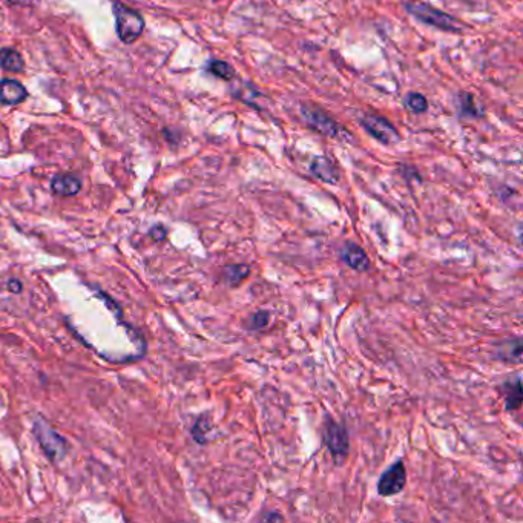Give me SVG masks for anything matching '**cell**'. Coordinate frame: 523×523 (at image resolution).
Returning <instances> with one entry per match:
<instances>
[{"instance_id":"44dd1931","label":"cell","mask_w":523,"mask_h":523,"mask_svg":"<svg viewBox=\"0 0 523 523\" xmlns=\"http://www.w3.org/2000/svg\"><path fill=\"white\" fill-rule=\"evenodd\" d=\"M149 235H150V238H152L154 241H163L164 238H166V235H168V231H166L164 226L157 224V226H154L152 229H150Z\"/></svg>"},{"instance_id":"30bf717a","label":"cell","mask_w":523,"mask_h":523,"mask_svg":"<svg viewBox=\"0 0 523 523\" xmlns=\"http://www.w3.org/2000/svg\"><path fill=\"white\" fill-rule=\"evenodd\" d=\"M82 180L74 173H60L51 181V189L59 196H73L82 190Z\"/></svg>"},{"instance_id":"5bb4252c","label":"cell","mask_w":523,"mask_h":523,"mask_svg":"<svg viewBox=\"0 0 523 523\" xmlns=\"http://www.w3.org/2000/svg\"><path fill=\"white\" fill-rule=\"evenodd\" d=\"M0 68L6 73H22L25 69L22 54L13 48H0Z\"/></svg>"},{"instance_id":"3957f363","label":"cell","mask_w":523,"mask_h":523,"mask_svg":"<svg viewBox=\"0 0 523 523\" xmlns=\"http://www.w3.org/2000/svg\"><path fill=\"white\" fill-rule=\"evenodd\" d=\"M301 117L307 123L308 128H312L324 137L329 138H339L341 136V126L326 110L320 106L312 105V103H303L299 108Z\"/></svg>"},{"instance_id":"cb8c5ba5","label":"cell","mask_w":523,"mask_h":523,"mask_svg":"<svg viewBox=\"0 0 523 523\" xmlns=\"http://www.w3.org/2000/svg\"><path fill=\"white\" fill-rule=\"evenodd\" d=\"M8 3L19 5V6H27V5L31 3V0H8Z\"/></svg>"},{"instance_id":"7402d4cb","label":"cell","mask_w":523,"mask_h":523,"mask_svg":"<svg viewBox=\"0 0 523 523\" xmlns=\"http://www.w3.org/2000/svg\"><path fill=\"white\" fill-rule=\"evenodd\" d=\"M22 282L19 280H10L8 281V290L13 292V293H20L22 292Z\"/></svg>"},{"instance_id":"277c9868","label":"cell","mask_w":523,"mask_h":523,"mask_svg":"<svg viewBox=\"0 0 523 523\" xmlns=\"http://www.w3.org/2000/svg\"><path fill=\"white\" fill-rule=\"evenodd\" d=\"M34 433L36 438L43 448L45 454L52 462L62 461L66 456V442L62 436L54 430V428L43 421L42 417H37L34 422Z\"/></svg>"},{"instance_id":"8fae6325","label":"cell","mask_w":523,"mask_h":523,"mask_svg":"<svg viewBox=\"0 0 523 523\" xmlns=\"http://www.w3.org/2000/svg\"><path fill=\"white\" fill-rule=\"evenodd\" d=\"M28 97V91L23 88V85L17 80H6L0 82V103L2 105H19V103L25 101Z\"/></svg>"},{"instance_id":"4fadbf2b","label":"cell","mask_w":523,"mask_h":523,"mask_svg":"<svg viewBox=\"0 0 523 523\" xmlns=\"http://www.w3.org/2000/svg\"><path fill=\"white\" fill-rule=\"evenodd\" d=\"M522 352H523V344L522 339H508L505 343L499 344L496 350V358L503 362H520L522 359Z\"/></svg>"},{"instance_id":"ba28073f","label":"cell","mask_w":523,"mask_h":523,"mask_svg":"<svg viewBox=\"0 0 523 523\" xmlns=\"http://www.w3.org/2000/svg\"><path fill=\"white\" fill-rule=\"evenodd\" d=\"M339 257L348 267L353 268L356 272H367L370 268V258L367 255V252L356 243L347 241L344 244V248L341 249Z\"/></svg>"},{"instance_id":"9c48e42d","label":"cell","mask_w":523,"mask_h":523,"mask_svg":"<svg viewBox=\"0 0 523 523\" xmlns=\"http://www.w3.org/2000/svg\"><path fill=\"white\" fill-rule=\"evenodd\" d=\"M312 175L329 185L339 183V171L329 157H315L310 164Z\"/></svg>"},{"instance_id":"9a60e30c","label":"cell","mask_w":523,"mask_h":523,"mask_svg":"<svg viewBox=\"0 0 523 523\" xmlns=\"http://www.w3.org/2000/svg\"><path fill=\"white\" fill-rule=\"evenodd\" d=\"M250 275L248 264H229L223 271V280L229 287H238Z\"/></svg>"},{"instance_id":"2e32d148","label":"cell","mask_w":523,"mask_h":523,"mask_svg":"<svg viewBox=\"0 0 523 523\" xmlns=\"http://www.w3.org/2000/svg\"><path fill=\"white\" fill-rule=\"evenodd\" d=\"M459 115L462 118H479L482 114L475 106V99L468 92H461L456 100Z\"/></svg>"},{"instance_id":"e0dca14e","label":"cell","mask_w":523,"mask_h":523,"mask_svg":"<svg viewBox=\"0 0 523 523\" xmlns=\"http://www.w3.org/2000/svg\"><path fill=\"white\" fill-rule=\"evenodd\" d=\"M208 71L210 74L221 78V80H227V82L234 80L236 76L235 68L231 65V63H227L224 60H210L208 65Z\"/></svg>"},{"instance_id":"52a82bcc","label":"cell","mask_w":523,"mask_h":523,"mask_svg":"<svg viewBox=\"0 0 523 523\" xmlns=\"http://www.w3.org/2000/svg\"><path fill=\"white\" fill-rule=\"evenodd\" d=\"M407 485V470L402 459H398L393 465L380 474L378 480V494L380 497H392L399 494Z\"/></svg>"},{"instance_id":"ffe728a7","label":"cell","mask_w":523,"mask_h":523,"mask_svg":"<svg viewBox=\"0 0 523 523\" xmlns=\"http://www.w3.org/2000/svg\"><path fill=\"white\" fill-rule=\"evenodd\" d=\"M210 430V422H209V417L203 415L196 419V422L192 428V436L194 439L198 442V443H206V434L209 433Z\"/></svg>"},{"instance_id":"8992f818","label":"cell","mask_w":523,"mask_h":523,"mask_svg":"<svg viewBox=\"0 0 523 523\" xmlns=\"http://www.w3.org/2000/svg\"><path fill=\"white\" fill-rule=\"evenodd\" d=\"M359 123L367 134H370L379 143H382V145H396L401 140L399 132L394 128V124L382 115L364 114L359 118Z\"/></svg>"},{"instance_id":"603a6c76","label":"cell","mask_w":523,"mask_h":523,"mask_svg":"<svg viewBox=\"0 0 523 523\" xmlns=\"http://www.w3.org/2000/svg\"><path fill=\"white\" fill-rule=\"evenodd\" d=\"M263 520L266 522H284V517L281 516L280 513H271V514H266V516H263Z\"/></svg>"},{"instance_id":"ac0fdd59","label":"cell","mask_w":523,"mask_h":523,"mask_svg":"<svg viewBox=\"0 0 523 523\" xmlns=\"http://www.w3.org/2000/svg\"><path fill=\"white\" fill-rule=\"evenodd\" d=\"M271 322V312L267 310H258L255 313H252L248 320H245L244 326L249 331H257V330H263L268 326Z\"/></svg>"},{"instance_id":"7c38bea8","label":"cell","mask_w":523,"mask_h":523,"mask_svg":"<svg viewBox=\"0 0 523 523\" xmlns=\"http://www.w3.org/2000/svg\"><path fill=\"white\" fill-rule=\"evenodd\" d=\"M502 392L505 394V408H506V411L520 410L522 402H523L520 376H516L514 379L506 380V382L502 385Z\"/></svg>"},{"instance_id":"6da1fadb","label":"cell","mask_w":523,"mask_h":523,"mask_svg":"<svg viewBox=\"0 0 523 523\" xmlns=\"http://www.w3.org/2000/svg\"><path fill=\"white\" fill-rule=\"evenodd\" d=\"M407 11L419 22L425 23V25L447 31V33H461L464 28L462 23L454 19L453 15L440 11L427 2H411L407 5Z\"/></svg>"},{"instance_id":"d6986e66","label":"cell","mask_w":523,"mask_h":523,"mask_svg":"<svg viewBox=\"0 0 523 523\" xmlns=\"http://www.w3.org/2000/svg\"><path fill=\"white\" fill-rule=\"evenodd\" d=\"M406 106L413 114H424L428 110V100L419 92H410L406 97Z\"/></svg>"},{"instance_id":"7a4b0ae2","label":"cell","mask_w":523,"mask_h":523,"mask_svg":"<svg viewBox=\"0 0 523 523\" xmlns=\"http://www.w3.org/2000/svg\"><path fill=\"white\" fill-rule=\"evenodd\" d=\"M113 10L115 14V31L120 41L126 45L137 42L145 31V19L141 14L117 0L113 3Z\"/></svg>"},{"instance_id":"5b68a950","label":"cell","mask_w":523,"mask_h":523,"mask_svg":"<svg viewBox=\"0 0 523 523\" xmlns=\"http://www.w3.org/2000/svg\"><path fill=\"white\" fill-rule=\"evenodd\" d=\"M322 434H324V443L329 448L330 454L338 459V457H345L350 450V439H348V431L347 428L335 421L330 415H326L324 417V425H322Z\"/></svg>"}]
</instances>
